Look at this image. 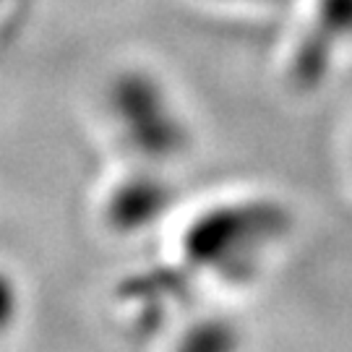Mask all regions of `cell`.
Segmentation results:
<instances>
[{
	"mask_svg": "<svg viewBox=\"0 0 352 352\" xmlns=\"http://www.w3.org/2000/svg\"><path fill=\"white\" fill-rule=\"evenodd\" d=\"M285 230V217L269 204L225 206L201 214L183 238V251L193 266H209L230 279L248 274L256 253Z\"/></svg>",
	"mask_w": 352,
	"mask_h": 352,
	"instance_id": "1",
	"label": "cell"
},
{
	"mask_svg": "<svg viewBox=\"0 0 352 352\" xmlns=\"http://www.w3.org/2000/svg\"><path fill=\"white\" fill-rule=\"evenodd\" d=\"M113 107L126 128L128 141L141 154L162 160L183 146L186 133L149 76H120L113 89Z\"/></svg>",
	"mask_w": 352,
	"mask_h": 352,
	"instance_id": "2",
	"label": "cell"
},
{
	"mask_svg": "<svg viewBox=\"0 0 352 352\" xmlns=\"http://www.w3.org/2000/svg\"><path fill=\"white\" fill-rule=\"evenodd\" d=\"M344 37H352V0H318L316 26L305 32L292 55V81L302 89L316 87L327 76L331 52Z\"/></svg>",
	"mask_w": 352,
	"mask_h": 352,
	"instance_id": "3",
	"label": "cell"
},
{
	"mask_svg": "<svg viewBox=\"0 0 352 352\" xmlns=\"http://www.w3.org/2000/svg\"><path fill=\"white\" fill-rule=\"evenodd\" d=\"M167 201L170 193L160 180L149 175L131 177L113 193L107 217L118 230H139L157 219L164 212Z\"/></svg>",
	"mask_w": 352,
	"mask_h": 352,
	"instance_id": "4",
	"label": "cell"
},
{
	"mask_svg": "<svg viewBox=\"0 0 352 352\" xmlns=\"http://www.w3.org/2000/svg\"><path fill=\"white\" fill-rule=\"evenodd\" d=\"M186 344L193 347V350H222V347H227V344H232V337H230L222 327L209 324V327L196 329V331L188 337Z\"/></svg>",
	"mask_w": 352,
	"mask_h": 352,
	"instance_id": "5",
	"label": "cell"
}]
</instances>
